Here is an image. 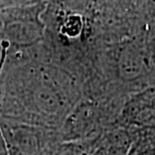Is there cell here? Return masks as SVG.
I'll use <instances>...</instances> for the list:
<instances>
[{
	"label": "cell",
	"instance_id": "obj_1",
	"mask_svg": "<svg viewBox=\"0 0 155 155\" xmlns=\"http://www.w3.org/2000/svg\"><path fill=\"white\" fill-rule=\"evenodd\" d=\"M117 125L140 131L155 130V85L148 86L126 98Z\"/></svg>",
	"mask_w": 155,
	"mask_h": 155
},
{
	"label": "cell",
	"instance_id": "obj_2",
	"mask_svg": "<svg viewBox=\"0 0 155 155\" xmlns=\"http://www.w3.org/2000/svg\"><path fill=\"white\" fill-rule=\"evenodd\" d=\"M133 143L132 133L120 125H114L101 136L92 155H129Z\"/></svg>",
	"mask_w": 155,
	"mask_h": 155
},
{
	"label": "cell",
	"instance_id": "obj_3",
	"mask_svg": "<svg viewBox=\"0 0 155 155\" xmlns=\"http://www.w3.org/2000/svg\"><path fill=\"white\" fill-rule=\"evenodd\" d=\"M101 136L89 140L58 142L51 148L49 155H92L98 147Z\"/></svg>",
	"mask_w": 155,
	"mask_h": 155
},
{
	"label": "cell",
	"instance_id": "obj_4",
	"mask_svg": "<svg viewBox=\"0 0 155 155\" xmlns=\"http://www.w3.org/2000/svg\"><path fill=\"white\" fill-rule=\"evenodd\" d=\"M144 45L146 57L150 71L155 79V24L154 22L148 25L144 35Z\"/></svg>",
	"mask_w": 155,
	"mask_h": 155
},
{
	"label": "cell",
	"instance_id": "obj_5",
	"mask_svg": "<svg viewBox=\"0 0 155 155\" xmlns=\"http://www.w3.org/2000/svg\"><path fill=\"white\" fill-rule=\"evenodd\" d=\"M0 155H8V151H7V148H6L5 141L2 136L1 130H0Z\"/></svg>",
	"mask_w": 155,
	"mask_h": 155
},
{
	"label": "cell",
	"instance_id": "obj_6",
	"mask_svg": "<svg viewBox=\"0 0 155 155\" xmlns=\"http://www.w3.org/2000/svg\"><path fill=\"white\" fill-rule=\"evenodd\" d=\"M154 24H155V21H154Z\"/></svg>",
	"mask_w": 155,
	"mask_h": 155
}]
</instances>
